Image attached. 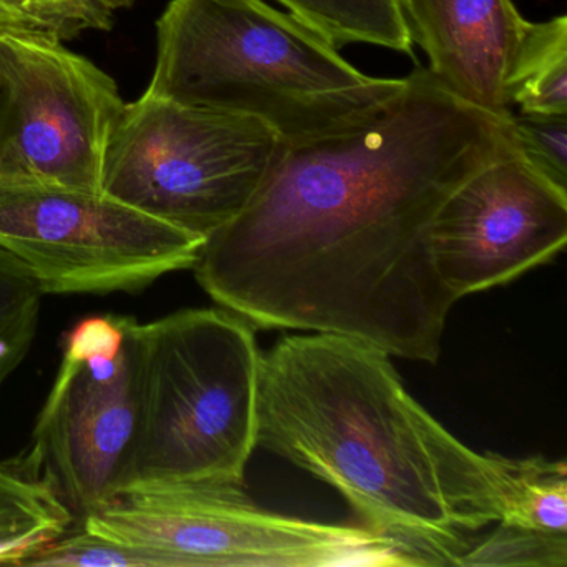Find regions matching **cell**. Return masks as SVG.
<instances>
[{
  "mask_svg": "<svg viewBox=\"0 0 567 567\" xmlns=\"http://www.w3.org/2000/svg\"><path fill=\"white\" fill-rule=\"evenodd\" d=\"M82 526L167 554L177 567L421 566L383 534L270 513L237 484H132L87 514Z\"/></svg>",
  "mask_w": 567,
  "mask_h": 567,
  "instance_id": "5",
  "label": "cell"
},
{
  "mask_svg": "<svg viewBox=\"0 0 567 567\" xmlns=\"http://www.w3.org/2000/svg\"><path fill=\"white\" fill-rule=\"evenodd\" d=\"M157 42L145 94L255 118L288 145L358 127L404 84L361 74L264 0H172Z\"/></svg>",
  "mask_w": 567,
  "mask_h": 567,
  "instance_id": "3",
  "label": "cell"
},
{
  "mask_svg": "<svg viewBox=\"0 0 567 567\" xmlns=\"http://www.w3.org/2000/svg\"><path fill=\"white\" fill-rule=\"evenodd\" d=\"M281 147L255 118L144 94L112 132L102 194L207 238L247 207Z\"/></svg>",
  "mask_w": 567,
  "mask_h": 567,
  "instance_id": "6",
  "label": "cell"
},
{
  "mask_svg": "<svg viewBox=\"0 0 567 567\" xmlns=\"http://www.w3.org/2000/svg\"><path fill=\"white\" fill-rule=\"evenodd\" d=\"M44 295L34 274L0 245V381L28 353Z\"/></svg>",
  "mask_w": 567,
  "mask_h": 567,
  "instance_id": "16",
  "label": "cell"
},
{
  "mask_svg": "<svg viewBox=\"0 0 567 567\" xmlns=\"http://www.w3.org/2000/svg\"><path fill=\"white\" fill-rule=\"evenodd\" d=\"M291 18L340 49L370 44L413 55L400 0H275Z\"/></svg>",
  "mask_w": 567,
  "mask_h": 567,
  "instance_id": "12",
  "label": "cell"
},
{
  "mask_svg": "<svg viewBox=\"0 0 567 567\" xmlns=\"http://www.w3.org/2000/svg\"><path fill=\"white\" fill-rule=\"evenodd\" d=\"M427 71L461 101L494 114L511 107L509 79L530 22L511 0H400Z\"/></svg>",
  "mask_w": 567,
  "mask_h": 567,
  "instance_id": "11",
  "label": "cell"
},
{
  "mask_svg": "<svg viewBox=\"0 0 567 567\" xmlns=\"http://www.w3.org/2000/svg\"><path fill=\"white\" fill-rule=\"evenodd\" d=\"M257 444L330 484L421 566H457L471 534L501 519L493 453L444 430L390 354L353 338L291 334L261 354Z\"/></svg>",
  "mask_w": 567,
  "mask_h": 567,
  "instance_id": "2",
  "label": "cell"
},
{
  "mask_svg": "<svg viewBox=\"0 0 567 567\" xmlns=\"http://www.w3.org/2000/svg\"><path fill=\"white\" fill-rule=\"evenodd\" d=\"M19 566L31 567H177L167 554L121 543L84 526L65 530L58 539L38 547Z\"/></svg>",
  "mask_w": 567,
  "mask_h": 567,
  "instance_id": "17",
  "label": "cell"
},
{
  "mask_svg": "<svg viewBox=\"0 0 567 567\" xmlns=\"http://www.w3.org/2000/svg\"><path fill=\"white\" fill-rule=\"evenodd\" d=\"M0 29L48 35L59 41L78 35L59 18L49 0H0Z\"/></svg>",
  "mask_w": 567,
  "mask_h": 567,
  "instance_id": "20",
  "label": "cell"
},
{
  "mask_svg": "<svg viewBox=\"0 0 567 567\" xmlns=\"http://www.w3.org/2000/svg\"><path fill=\"white\" fill-rule=\"evenodd\" d=\"M509 118L417 65L370 121L284 144L247 207L205 238L198 284L257 327L434 363L457 300L437 274L431 221L470 175L516 152Z\"/></svg>",
  "mask_w": 567,
  "mask_h": 567,
  "instance_id": "1",
  "label": "cell"
},
{
  "mask_svg": "<svg viewBox=\"0 0 567 567\" xmlns=\"http://www.w3.org/2000/svg\"><path fill=\"white\" fill-rule=\"evenodd\" d=\"M124 109L114 79L59 39L0 29V185L102 194Z\"/></svg>",
  "mask_w": 567,
  "mask_h": 567,
  "instance_id": "8",
  "label": "cell"
},
{
  "mask_svg": "<svg viewBox=\"0 0 567 567\" xmlns=\"http://www.w3.org/2000/svg\"><path fill=\"white\" fill-rule=\"evenodd\" d=\"M59 18L74 29L75 34L84 29L111 31L112 11L107 0H49Z\"/></svg>",
  "mask_w": 567,
  "mask_h": 567,
  "instance_id": "21",
  "label": "cell"
},
{
  "mask_svg": "<svg viewBox=\"0 0 567 567\" xmlns=\"http://www.w3.org/2000/svg\"><path fill=\"white\" fill-rule=\"evenodd\" d=\"M137 417L122 489L155 481L244 486L258 433L261 354L248 321L190 308L131 318Z\"/></svg>",
  "mask_w": 567,
  "mask_h": 567,
  "instance_id": "4",
  "label": "cell"
},
{
  "mask_svg": "<svg viewBox=\"0 0 567 567\" xmlns=\"http://www.w3.org/2000/svg\"><path fill=\"white\" fill-rule=\"evenodd\" d=\"M520 114L567 115V18L530 22L509 79Z\"/></svg>",
  "mask_w": 567,
  "mask_h": 567,
  "instance_id": "15",
  "label": "cell"
},
{
  "mask_svg": "<svg viewBox=\"0 0 567 567\" xmlns=\"http://www.w3.org/2000/svg\"><path fill=\"white\" fill-rule=\"evenodd\" d=\"M567 244V192L514 154L451 192L431 221L441 280L456 300L507 284Z\"/></svg>",
  "mask_w": 567,
  "mask_h": 567,
  "instance_id": "10",
  "label": "cell"
},
{
  "mask_svg": "<svg viewBox=\"0 0 567 567\" xmlns=\"http://www.w3.org/2000/svg\"><path fill=\"white\" fill-rule=\"evenodd\" d=\"M496 524V529L484 540L471 544L457 560V566L566 567L567 536Z\"/></svg>",
  "mask_w": 567,
  "mask_h": 567,
  "instance_id": "18",
  "label": "cell"
},
{
  "mask_svg": "<svg viewBox=\"0 0 567 567\" xmlns=\"http://www.w3.org/2000/svg\"><path fill=\"white\" fill-rule=\"evenodd\" d=\"M71 523V511L48 477L0 467V564L19 566Z\"/></svg>",
  "mask_w": 567,
  "mask_h": 567,
  "instance_id": "13",
  "label": "cell"
},
{
  "mask_svg": "<svg viewBox=\"0 0 567 567\" xmlns=\"http://www.w3.org/2000/svg\"><path fill=\"white\" fill-rule=\"evenodd\" d=\"M493 460L499 480V523L567 536L566 461L511 460L494 453Z\"/></svg>",
  "mask_w": 567,
  "mask_h": 567,
  "instance_id": "14",
  "label": "cell"
},
{
  "mask_svg": "<svg viewBox=\"0 0 567 567\" xmlns=\"http://www.w3.org/2000/svg\"><path fill=\"white\" fill-rule=\"evenodd\" d=\"M137 417L131 317H92L69 331L34 427L28 464L84 519L114 499Z\"/></svg>",
  "mask_w": 567,
  "mask_h": 567,
  "instance_id": "9",
  "label": "cell"
},
{
  "mask_svg": "<svg viewBox=\"0 0 567 567\" xmlns=\"http://www.w3.org/2000/svg\"><path fill=\"white\" fill-rule=\"evenodd\" d=\"M204 240L105 194L0 185V245L45 295L141 290L194 267Z\"/></svg>",
  "mask_w": 567,
  "mask_h": 567,
  "instance_id": "7",
  "label": "cell"
},
{
  "mask_svg": "<svg viewBox=\"0 0 567 567\" xmlns=\"http://www.w3.org/2000/svg\"><path fill=\"white\" fill-rule=\"evenodd\" d=\"M135 0H107V4L111 6L112 11L115 9L128 8L134 4Z\"/></svg>",
  "mask_w": 567,
  "mask_h": 567,
  "instance_id": "22",
  "label": "cell"
},
{
  "mask_svg": "<svg viewBox=\"0 0 567 567\" xmlns=\"http://www.w3.org/2000/svg\"><path fill=\"white\" fill-rule=\"evenodd\" d=\"M514 148L550 184L567 192V115L511 114Z\"/></svg>",
  "mask_w": 567,
  "mask_h": 567,
  "instance_id": "19",
  "label": "cell"
}]
</instances>
